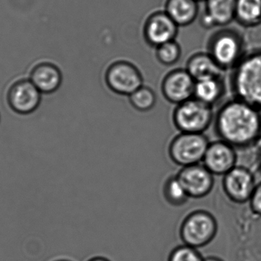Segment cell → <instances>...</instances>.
Here are the masks:
<instances>
[{"mask_svg": "<svg viewBox=\"0 0 261 261\" xmlns=\"http://www.w3.org/2000/svg\"><path fill=\"white\" fill-rule=\"evenodd\" d=\"M220 78H208L196 81L193 98L213 107L223 95Z\"/></svg>", "mask_w": 261, "mask_h": 261, "instance_id": "18", "label": "cell"}, {"mask_svg": "<svg viewBox=\"0 0 261 261\" xmlns=\"http://www.w3.org/2000/svg\"><path fill=\"white\" fill-rule=\"evenodd\" d=\"M176 176L190 199L205 198L213 191L214 187V175L200 163L182 167Z\"/></svg>", "mask_w": 261, "mask_h": 261, "instance_id": "9", "label": "cell"}, {"mask_svg": "<svg viewBox=\"0 0 261 261\" xmlns=\"http://www.w3.org/2000/svg\"><path fill=\"white\" fill-rule=\"evenodd\" d=\"M163 194L167 203L172 206H182L190 199L176 176H170L166 180L163 187Z\"/></svg>", "mask_w": 261, "mask_h": 261, "instance_id": "20", "label": "cell"}, {"mask_svg": "<svg viewBox=\"0 0 261 261\" xmlns=\"http://www.w3.org/2000/svg\"><path fill=\"white\" fill-rule=\"evenodd\" d=\"M257 164H258V168L260 169L261 172V147L260 151H259L258 156H257Z\"/></svg>", "mask_w": 261, "mask_h": 261, "instance_id": "27", "label": "cell"}, {"mask_svg": "<svg viewBox=\"0 0 261 261\" xmlns=\"http://www.w3.org/2000/svg\"><path fill=\"white\" fill-rule=\"evenodd\" d=\"M167 261H204V258L196 248L182 245L170 252Z\"/></svg>", "mask_w": 261, "mask_h": 261, "instance_id": "23", "label": "cell"}, {"mask_svg": "<svg viewBox=\"0 0 261 261\" xmlns=\"http://www.w3.org/2000/svg\"><path fill=\"white\" fill-rule=\"evenodd\" d=\"M242 52L239 38L228 32H221L212 38L208 53L222 67H229L236 64Z\"/></svg>", "mask_w": 261, "mask_h": 261, "instance_id": "13", "label": "cell"}, {"mask_svg": "<svg viewBox=\"0 0 261 261\" xmlns=\"http://www.w3.org/2000/svg\"><path fill=\"white\" fill-rule=\"evenodd\" d=\"M87 261H110L109 259L103 257H95Z\"/></svg>", "mask_w": 261, "mask_h": 261, "instance_id": "25", "label": "cell"}, {"mask_svg": "<svg viewBox=\"0 0 261 261\" xmlns=\"http://www.w3.org/2000/svg\"><path fill=\"white\" fill-rule=\"evenodd\" d=\"M186 69L196 81L220 78L223 70L210 54L205 52L192 55L187 61Z\"/></svg>", "mask_w": 261, "mask_h": 261, "instance_id": "16", "label": "cell"}, {"mask_svg": "<svg viewBox=\"0 0 261 261\" xmlns=\"http://www.w3.org/2000/svg\"><path fill=\"white\" fill-rule=\"evenodd\" d=\"M204 261H223L221 260L219 257H206V258H204Z\"/></svg>", "mask_w": 261, "mask_h": 261, "instance_id": "26", "label": "cell"}, {"mask_svg": "<svg viewBox=\"0 0 261 261\" xmlns=\"http://www.w3.org/2000/svg\"><path fill=\"white\" fill-rule=\"evenodd\" d=\"M179 26L165 11H156L150 14L144 24L143 34L146 42L152 47L176 40Z\"/></svg>", "mask_w": 261, "mask_h": 261, "instance_id": "10", "label": "cell"}, {"mask_svg": "<svg viewBox=\"0 0 261 261\" xmlns=\"http://www.w3.org/2000/svg\"><path fill=\"white\" fill-rule=\"evenodd\" d=\"M236 18L245 26L261 22V0H236Z\"/></svg>", "mask_w": 261, "mask_h": 261, "instance_id": "19", "label": "cell"}, {"mask_svg": "<svg viewBox=\"0 0 261 261\" xmlns=\"http://www.w3.org/2000/svg\"><path fill=\"white\" fill-rule=\"evenodd\" d=\"M250 208L255 216L261 218V182L256 185L249 200Z\"/></svg>", "mask_w": 261, "mask_h": 261, "instance_id": "24", "label": "cell"}, {"mask_svg": "<svg viewBox=\"0 0 261 261\" xmlns=\"http://www.w3.org/2000/svg\"><path fill=\"white\" fill-rule=\"evenodd\" d=\"M181 55L182 49L180 44L176 40L169 41L156 48V59L164 65H173L180 59Z\"/></svg>", "mask_w": 261, "mask_h": 261, "instance_id": "22", "label": "cell"}, {"mask_svg": "<svg viewBox=\"0 0 261 261\" xmlns=\"http://www.w3.org/2000/svg\"><path fill=\"white\" fill-rule=\"evenodd\" d=\"M130 105L140 112H147L154 107L156 97L154 91L147 86L142 85L128 97Z\"/></svg>", "mask_w": 261, "mask_h": 261, "instance_id": "21", "label": "cell"}, {"mask_svg": "<svg viewBox=\"0 0 261 261\" xmlns=\"http://www.w3.org/2000/svg\"><path fill=\"white\" fill-rule=\"evenodd\" d=\"M29 79L41 93L48 94L59 89L63 76L58 66L49 61H41L31 69Z\"/></svg>", "mask_w": 261, "mask_h": 261, "instance_id": "15", "label": "cell"}, {"mask_svg": "<svg viewBox=\"0 0 261 261\" xmlns=\"http://www.w3.org/2000/svg\"><path fill=\"white\" fill-rule=\"evenodd\" d=\"M256 185L253 173L242 165H236L222 179V188L225 196L236 204L249 202Z\"/></svg>", "mask_w": 261, "mask_h": 261, "instance_id": "7", "label": "cell"}, {"mask_svg": "<svg viewBox=\"0 0 261 261\" xmlns=\"http://www.w3.org/2000/svg\"><path fill=\"white\" fill-rule=\"evenodd\" d=\"M196 1H197L198 3H199V2L205 1V0H196Z\"/></svg>", "mask_w": 261, "mask_h": 261, "instance_id": "28", "label": "cell"}, {"mask_svg": "<svg viewBox=\"0 0 261 261\" xmlns=\"http://www.w3.org/2000/svg\"><path fill=\"white\" fill-rule=\"evenodd\" d=\"M164 11L179 27H185L197 18L199 8L196 0H167Z\"/></svg>", "mask_w": 261, "mask_h": 261, "instance_id": "17", "label": "cell"}, {"mask_svg": "<svg viewBox=\"0 0 261 261\" xmlns=\"http://www.w3.org/2000/svg\"><path fill=\"white\" fill-rule=\"evenodd\" d=\"M41 100V93L30 79L21 78L14 81L7 92V102L10 108L19 114L35 111Z\"/></svg>", "mask_w": 261, "mask_h": 261, "instance_id": "8", "label": "cell"}, {"mask_svg": "<svg viewBox=\"0 0 261 261\" xmlns=\"http://www.w3.org/2000/svg\"><path fill=\"white\" fill-rule=\"evenodd\" d=\"M236 163V149L222 139L210 143L202 160V165L214 176H225Z\"/></svg>", "mask_w": 261, "mask_h": 261, "instance_id": "12", "label": "cell"}, {"mask_svg": "<svg viewBox=\"0 0 261 261\" xmlns=\"http://www.w3.org/2000/svg\"><path fill=\"white\" fill-rule=\"evenodd\" d=\"M196 81L187 69H175L168 72L161 84L164 98L171 104H182L194 96Z\"/></svg>", "mask_w": 261, "mask_h": 261, "instance_id": "11", "label": "cell"}, {"mask_svg": "<svg viewBox=\"0 0 261 261\" xmlns=\"http://www.w3.org/2000/svg\"><path fill=\"white\" fill-rule=\"evenodd\" d=\"M236 0H205V9L200 17L205 29L223 26L236 18Z\"/></svg>", "mask_w": 261, "mask_h": 261, "instance_id": "14", "label": "cell"}, {"mask_svg": "<svg viewBox=\"0 0 261 261\" xmlns=\"http://www.w3.org/2000/svg\"><path fill=\"white\" fill-rule=\"evenodd\" d=\"M218 232L216 218L205 210H196L181 223L179 236L184 245L201 248L213 242Z\"/></svg>", "mask_w": 261, "mask_h": 261, "instance_id": "4", "label": "cell"}, {"mask_svg": "<svg viewBox=\"0 0 261 261\" xmlns=\"http://www.w3.org/2000/svg\"><path fill=\"white\" fill-rule=\"evenodd\" d=\"M210 144L203 133H179L169 144L168 155L181 168L196 165L202 162Z\"/></svg>", "mask_w": 261, "mask_h": 261, "instance_id": "5", "label": "cell"}, {"mask_svg": "<svg viewBox=\"0 0 261 261\" xmlns=\"http://www.w3.org/2000/svg\"><path fill=\"white\" fill-rule=\"evenodd\" d=\"M219 139L236 150L249 148L261 139V112L240 100L224 104L215 118Z\"/></svg>", "mask_w": 261, "mask_h": 261, "instance_id": "1", "label": "cell"}, {"mask_svg": "<svg viewBox=\"0 0 261 261\" xmlns=\"http://www.w3.org/2000/svg\"><path fill=\"white\" fill-rule=\"evenodd\" d=\"M173 123L180 133H203L214 121L213 107L193 98L175 107Z\"/></svg>", "mask_w": 261, "mask_h": 261, "instance_id": "3", "label": "cell"}, {"mask_svg": "<svg viewBox=\"0 0 261 261\" xmlns=\"http://www.w3.org/2000/svg\"><path fill=\"white\" fill-rule=\"evenodd\" d=\"M233 88L236 99L261 110V52L251 54L239 63Z\"/></svg>", "mask_w": 261, "mask_h": 261, "instance_id": "2", "label": "cell"}, {"mask_svg": "<svg viewBox=\"0 0 261 261\" xmlns=\"http://www.w3.org/2000/svg\"><path fill=\"white\" fill-rule=\"evenodd\" d=\"M107 87L119 95L129 97L135 90L144 85L141 72L128 61H116L112 63L105 74Z\"/></svg>", "mask_w": 261, "mask_h": 261, "instance_id": "6", "label": "cell"}]
</instances>
